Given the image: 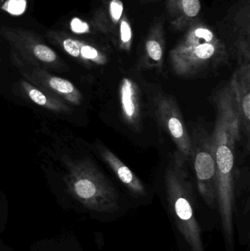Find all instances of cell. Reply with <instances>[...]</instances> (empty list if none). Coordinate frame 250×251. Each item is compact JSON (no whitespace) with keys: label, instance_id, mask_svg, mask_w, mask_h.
<instances>
[{"label":"cell","instance_id":"cell-12","mask_svg":"<svg viewBox=\"0 0 250 251\" xmlns=\"http://www.w3.org/2000/svg\"><path fill=\"white\" fill-rule=\"evenodd\" d=\"M167 10L173 27L183 30L197 20L201 3L200 0H167Z\"/></svg>","mask_w":250,"mask_h":251},{"label":"cell","instance_id":"cell-7","mask_svg":"<svg viewBox=\"0 0 250 251\" xmlns=\"http://www.w3.org/2000/svg\"><path fill=\"white\" fill-rule=\"evenodd\" d=\"M10 58L12 63L19 69L26 80L34 86L63 100L67 104L77 106L82 103V94L70 81L52 75L44 68L27 64L11 56Z\"/></svg>","mask_w":250,"mask_h":251},{"label":"cell","instance_id":"cell-17","mask_svg":"<svg viewBox=\"0 0 250 251\" xmlns=\"http://www.w3.org/2000/svg\"><path fill=\"white\" fill-rule=\"evenodd\" d=\"M117 34H118L120 48L124 51H130L132 48L133 34H132V26H131L129 18L125 13H123L119 23Z\"/></svg>","mask_w":250,"mask_h":251},{"label":"cell","instance_id":"cell-13","mask_svg":"<svg viewBox=\"0 0 250 251\" xmlns=\"http://www.w3.org/2000/svg\"><path fill=\"white\" fill-rule=\"evenodd\" d=\"M19 87L25 98L43 108L59 114L68 115L73 112L70 104L36 88L26 79H22L19 82Z\"/></svg>","mask_w":250,"mask_h":251},{"label":"cell","instance_id":"cell-2","mask_svg":"<svg viewBox=\"0 0 250 251\" xmlns=\"http://www.w3.org/2000/svg\"><path fill=\"white\" fill-rule=\"evenodd\" d=\"M185 161L176 152L166 172V206L169 221L182 251H206L204 229L198 218Z\"/></svg>","mask_w":250,"mask_h":251},{"label":"cell","instance_id":"cell-19","mask_svg":"<svg viewBox=\"0 0 250 251\" xmlns=\"http://www.w3.org/2000/svg\"><path fill=\"white\" fill-rule=\"evenodd\" d=\"M70 30L76 34H87L90 32V26L86 22L79 19L73 18L70 22Z\"/></svg>","mask_w":250,"mask_h":251},{"label":"cell","instance_id":"cell-6","mask_svg":"<svg viewBox=\"0 0 250 251\" xmlns=\"http://www.w3.org/2000/svg\"><path fill=\"white\" fill-rule=\"evenodd\" d=\"M192 156L198 191L205 204L211 209L217 207V169L211 134L203 128L193 131Z\"/></svg>","mask_w":250,"mask_h":251},{"label":"cell","instance_id":"cell-1","mask_svg":"<svg viewBox=\"0 0 250 251\" xmlns=\"http://www.w3.org/2000/svg\"><path fill=\"white\" fill-rule=\"evenodd\" d=\"M217 119L211 134L217 169V209L226 251H235V150L242 122L230 82L215 97Z\"/></svg>","mask_w":250,"mask_h":251},{"label":"cell","instance_id":"cell-10","mask_svg":"<svg viewBox=\"0 0 250 251\" xmlns=\"http://www.w3.org/2000/svg\"><path fill=\"white\" fill-rule=\"evenodd\" d=\"M238 111L241 118L242 126L250 136V61H240L239 69L233 74L230 81Z\"/></svg>","mask_w":250,"mask_h":251},{"label":"cell","instance_id":"cell-14","mask_svg":"<svg viewBox=\"0 0 250 251\" xmlns=\"http://www.w3.org/2000/svg\"><path fill=\"white\" fill-rule=\"evenodd\" d=\"M164 30L162 24L157 22L148 32L144 47L143 63L145 66L161 69L164 59Z\"/></svg>","mask_w":250,"mask_h":251},{"label":"cell","instance_id":"cell-18","mask_svg":"<svg viewBox=\"0 0 250 251\" xmlns=\"http://www.w3.org/2000/svg\"><path fill=\"white\" fill-rule=\"evenodd\" d=\"M26 8V0H7L1 6V9L14 16L24 13Z\"/></svg>","mask_w":250,"mask_h":251},{"label":"cell","instance_id":"cell-20","mask_svg":"<svg viewBox=\"0 0 250 251\" xmlns=\"http://www.w3.org/2000/svg\"><path fill=\"white\" fill-rule=\"evenodd\" d=\"M151 1H154V0H151Z\"/></svg>","mask_w":250,"mask_h":251},{"label":"cell","instance_id":"cell-11","mask_svg":"<svg viewBox=\"0 0 250 251\" xmlns=\"http://www.w3.org/2000/svg\"><path fill=\"white\" fill-rule=\"evenodd\" d=\"M98 150L104 162L111 168L120 182L129 190L133 197L136 199L147 196V190L143 183L126 166L114 153L107 148L98 145Z\"/></svg>","mask_w":250,"mask_h":251},{"label":"cell","instance_id":"cell-15","mask_svg":"<svg viewBox=\"0 0 250 251\" xmlns=\"http://www.w3.org/2000/svg\"><path fill=\"white\" fill-rule=\"evenodd\" d=\"M123 13V4L120 0H110L107 5L95 13L94 26L104 33H117Z\"/></svg>","mask_w":250,"mask_h":251},{"label":"cell","instance_id":"cell-9","mask_svg":"<svg viewBox=\"0 0 250 251\" xmlns=\"http://www.w3.org/2000/svg\"><path fill=\"white\" fill-rule=\"evenodd\" d=\"M45 37L51 44L61 49L70 57L85 64L102 66L107 63L105 54L98 48L68 32L49 30L45 34Z\"/></svg>","mask_w":250,"mask_h":251},{"label":"cell","instance_id":"cell-4","mask_svg":"<svg viewBox=\"0 0 250 251\" xmlns=\"http://www.w3.org/2000/svg\"><path fill=\"white\" fill-rule=\"evenodd\" d=\"M228 59L226 46L205 24L192 22L179 44L170 51V60L175 74L192 76L215 68Z\"/></svg>","mask_w":250,"mask_h":251},{"label":"cell","instance_id":"cell-16","mask_svg":"<svg viewBox=\"0 0 250 251\" xmlns=\"http://www.w3.org/2000/svg\"><path fill=\"white\" fill-rule=\"evenodd\" d=\"M120 104L122 112L128 123L137 125L139 119V103L138 91L133 81L124 78L120 84Z\"/></svg>","mask_w":250,"mask_h":251},{"label":"cell","instance_id":"cell-3","mask_svg":"<svg viewBox=\"0 0 250 251\" xmlns=\"http://www.w3.org/2000/svg\"><path fill=\"white\" fill-rule=\"evenodd\" d=\"M68 174V191L86 209L106 216L121 215L122 204L117 189L89 159H64Z\"/></svg>","mask_w":250,"mask_h":251},{"label":"cell","instance_id":"cell-5","mask_svg":"<svg viewBox=\"0 0 250 251\" xmlns=\"http://www.w3.org/2000/svg\"><path fill=\"white\" fill-rule=\"evenodd\" d=\"M0 35L10 44L11 57L23 63L51 70H67V64L50 48L41 36L22 28L6 27L0 29Z\"/></svg>","mask_w":250,"mask_h":251},{"label":"cell","instance_id":"cell-8","mask_svg":"<svg viewBox=\"0 0 250 251\" xmlns=\"http://www.w3.org/2000/svg\"><path fill=\"white\" fill-rule=\"evenodd\" d=\"M156 110L159 121L176 144L178 153L185 160L190 159L192 140L174 99L168 96L159 97Z\"/></svg>","mask_w":250,"mask_h":251}]
</instances>
